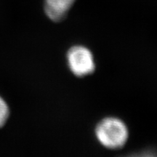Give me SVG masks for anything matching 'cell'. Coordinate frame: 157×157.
<instances>
[{
    "label": "cell",
    "instance_id": "7a4b0ae2",
    "mask_svg": "<svg viewBox=\"0 0 157 157\" xmlns=\"http://www.w3.org/2000/svg\"><path fill=\"white\" fill-rule=\"evenodd\" d=\"M68 65L74 75L84 76L95 70V61L91 51L84 46H74L67 53Z\"/></svg>",
    "mask_w": 157,
    "mask_h": 157
},
{
    "label": "cell",
    "instance_id": "3957f363",
    "mask_svg": "<svg viewBox=\"0 0 157 157\" xmlns=\"http://www.w3.org/2000/svg\"><path fill=\"white\" fill-rule=\"evenodd\" d=\"M75 0H45L44 10L53 21H60L66 17Z\"/></svg>",
    "mask_w": 157,
    "mask_h": 157
},
{
    "label": "cell",
    "instance_id": "277c9868",
    "mask_svg": "<svg viewBox=\"0 0 157 157\" xmlns=\"http://www.w3.org/2000/svg\"><path fill=\"white\" fill-rule=\"evenodd\" d=\"M9 117V108L6 102L0 97V127L5 124Z\"/></svg>",
    "mask_w": 157,
    "mask_h": 157
},
{
    "label": "cell",
    "instance_id": "6da1fadb",
    "mask_svg": "<svg viewBox=\"0 0 157 157\" xmlns=\"http://www.w3.org/2000/svg\"><path fill=\"white\" fill-rule=\"evenodd\" d=\"M95 135L102 146L117 149L124 146L128 139V129L124 123L115 117H107L98 123Z\"/></svg>",
    "mask_w": 157,
    "mask_h": 157
}]
</instances>
